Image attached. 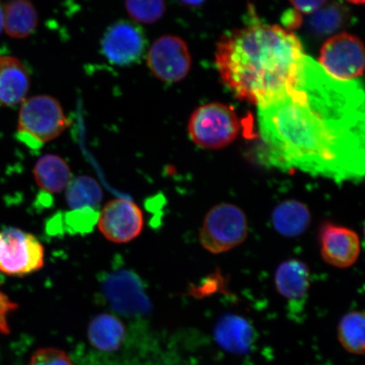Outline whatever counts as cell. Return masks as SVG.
Returning <instances> with one entry per match:
<instances>
[{"instance_id": "3", "label": "cell", "mask_w": 365, "mask_h": 365, "mask_svg": "<svg viewBox=\"0 0 365 365\" xmlns=\"http://www.w3.org/2000/svg\"><path fill=\"white\" fill-rule=\"evenodd\" d=\"M70 125L71 120L56 98L34 96L22 102L16 136L26 147L38 150L56 139Z\"/></svg>"}, {"instance_id": "27", "label": "cell", "mask_w": 365, "mask_h": 365, "mask_svg": "<svg viewBox=\"0 0 365 365\" xmlns=\"http://www.w3.org/2000/svg\"><path fill=\"white\" fill-rule=\"evenodd\" d=\"M290 2L297 11L309 15L322 9L327 0H290Z\"/></svg>"}, {"instance_id": "7", "label": "cell", "mask_w": 365, "mask_h": 365, "mask_svg": "<svg viewBox=\"0 0 365 365\" xmlns=\"http://www.w3.org/2000/svg\"><path fill=\"white\" fill-rule=\"evenodd\" d=\"M44 266V247L34 235L8 227L0 231V272L24 277Z\"/></svg>"}, {"instance_id": "12", "label": "cell", "mask_w": 365, "mask_h": 365, "mask_svg": "<svg viewBox=\"0 0 365 365\" xmlns=\"http://www.w3.org/2000/svg\"><path fill=\"white\" fill-rule=\"evenodd\" d=\"M319 240L322 259L331 266L348 268L358 261L361 250L360 239L350 228L326 223L319 231Z\"/></svg>"}, {"instance_id": "25", "label": "cell", "mask_w": 365, "mask_h": 365, "mask_svg": "<svg viewBox=\"0 0 365 365\" xmlns=\"http://www.w3.org/2000/svg\"><path fill=\"white\" fill-rule=\"evenodd\" d=\"M29 365H74L63 351L53 348H43L31 356Z\"/></svg>"}, {"instance_id": "15", "label": "cell", "mask_w": 365, "mask_h": 365, "mask_svg": "<svg viewBox=\"0 0 365 365\" xmlns=\"http://www.w3.org/2000/svg\"><path fill=\"white\" fill-rule=\"evenodd\" d=\"M215 337L217 344L228 352L245 354L249 352L254 344L255 331L245 318L227 314L217 322Z\"/></svg>"}, {"instance_id": "29", "label": "cell", "mask_w": 365, "mask_h": 365, "mask_svg": "<svg viewBox=\"0 0 365 365\" xmlns=\"http://www.w3.org/2000/svg\"><path fill=\"white\" fill-rule=\"evenodd\" d=\"M180 1L187 6L190 7H198L202 6L205 2V0H180Z\"/></svg>"}, {"instance_id": "13", "label": "cell", "mask_w": 365, "mask_h": 365, "mask_svg": "<svg viewBox=\"0 0 365 365\" xmlns=\"http://www.w3.org/2000/svg\"><path fill=\"white\" fill-rule=\"evenodd\" d=\"M274 280L278 293L292 308L303 307L312 284V276L307 264L297 259H287L277 267Z\"/></svg>"}, {"instance_id": "9", "label": "cell", "mask_w": 365, "mask_h": 365, "mask_svg": "<svg viewBox=\"0 0 365 365\" xmlns=\"http://www.w3.org/2000/svg\"><path fill=\"white\" fill-rule=\"evenodd\" d=\"M147 63L156 78L166 83H176L188 76L192 59L184 40L165 35L150 46Z\"/></svg>"}, {"instance_id": "8", "label": "cell", "mask_w": 365, "mask_h": 365, "mask_svg": "<svg viewBox=\"0 0 365 365\" xmlns=\"http://www.w3.org/2000/svg\"><path fill=\"white\" fill-rule=\"evenodd\" d=\"M364 61L361 40L352 34H341L324 43L318 63L334 78L349 81L363 76Z\"/></svg>"}, {"instance_id": "20", "label": "cell", "mask_w": 365, "mask_h": 365, "mask_svg": "<svg viewBox=\"0 0 365 365\" xmlns=\"http://www.w3.org/2000/svg\"><path fill=\"white\" fill-rule=\"evenodd\" d=\"M102 200L101 186L91 177H77L67 187L66 200L68 207L71 209L95 210L101 203Z\"/></svg>"}, {"instance_id": "23", "label": "cell", "mask_w": 365, "mask_h": 365, "mask_svg": "<svg viewBox=\"0 0 365 365\" xmlns=\"http://www.w3.org/2000/svg\"><path fill=\"white\" fill-rule=\"evenodd\" d=\"M344 8L337 4H331L324 9H319L310 18L309 26L314 34L328 35L334 33L345 21Z\"/></svg>"}, {"instance_id": "5", "label": "cell", "mask_w": 365, "mask_h": 365, "mask_svg": "<svg viewBox=\"0 0 365 365\" xmlns=\"http://www.w3.org/2000/svg\"><path fill=\"white\" fill-rule=\"evenodd\" d=\"M248 221L237 205L221 203L205 215L199 239L210 253L219 255L239 246L247 238Z\"/></svg>"}, {"instance_id": "26", "label": "cell", "mask_w": 365, "mask_h": 365, "mask_svg": "<svg viewBox=\"0 0 365 365\" xmlns=\"http://www.w3.org/2000/svg\"><path fill=\"white\" fill-rule=\"evenodd\" d=\"M17 308V304L14 303L6 294L0 290V334H8L10 332L8 317Z\"/></svg>"}, {"instance_id": "28", "label": "cell", "mask_w": 365, "mask_h": 365, "mask_svg": "<svg viewBox=\"0 0 365 365\" xmlns=\"http://www.w3.org/2000/svg\"><path fill=\"white\" fill-rule=\"evenodd\" d=\"M282 22L287 29H296L300 26L302 19L299 15V12L297 11H287L284 17H282Z\"/></svg>"}, {"instance_id": "21", "label": "cell", "mask_w": 365, "mask_h": 365, "mask_svg": "<svg viewBox=\"0 0 365 365\" xmlns=\"http://www.w3.org/2000/svg\"><path fill=\"white\" fill-rule=\"evenodd\" d=\"M364 314L358 310L341 317L337 328L339 340L344 349L350 354L362 355L364 353Z\"/></svg>"}, {"instance_id": "18", "label": "cell", "mask_w": 365, "mask_h": 365, "mask_svg": "<svg viewBox=\"0 0 365 365\" xmlns=\"http://www.w3.org/2000/svg\"><path fill=\"white\" fill-rule=\"evenodd\" d=\"M34 178L41 190L56 194L67 189L71 182V171L62 158L47 154L36 162Z\"/></svg>"}, {"instance_id": "16", "label": "cell", "mask_w": 365, "mask_h": 365, "mask_svg": "<svg viewBox=\"0 0 365 365\" xmlns=\"http://www.w3.org/2000/svg\"><path fill=\"white\" fill-rule=\"evenodd\" d=\"M272 223L278 234L286 238H296L308 230L312 214L307 205L299 200H287L274 208Z\"/></svg>"}, {"instance_id": "1", "label": "cell", "mask_w": 365, "mask_h": 365, "mask_svg": "<svg viewBox=\"0 0 365 365\" xmlns=\"http://www.w3.org/2000/svg\"><path fill=\"white\" fill-rule=\"evenodd\" d=\"M364 115L361 83L337 80L307 56L295 84L258 107L264 161L339 184L361 181Z\"/></svg>"}, {"instance_id": "31", "label": "cell", "mask_w": 365, "mask_h": 365, "mask_svg": "<svg viewBox=\"0 0 365 365\" xmlns=\"http://www.w3.org/2000/svg\"><path fill=\"white\" fill-rule=\"evenodd\" d=\"M346 1L354 4H362L364 3V0H346Z\"/></svg>"}, {"instance_id": "4", "label": "cell", "mask_w": 365, "mask_h": 365, "mask_svg": "<svg viewBox=\"0 0 365 365\" xmlns=\"http://www.w3.org/2000/svg\"><path fill=\"white\" fill-rule=\"evenodd\" d=\"M188 130L190 139L198 147L218 150L234 143L240 133V121L231 107L207 103L191 114Z\"/></svg>"}, {"instance_id": "24", "label": "cell", "mask_w": 365, "mask_h": 365, "mask_svg": "<svg viewBox=\"0 0 365 365\" xmlns=\"http://www.w3.org/2000/svg\"><path fill=\"white\" fill-rule=\"evenodd\" d=\"M98 213L94 209L85 208L74 210L68 213L66 222L71 230L75 232H89L93 230L96 221H98Z\"/></svg>"}, {"instance_id": "17", "label": "cell", "mask_w": 365, "mask_h": 365, "mask_svg": "<svg viewBox=\"0 0 365 365\" xmlns=\"http://www.w3.org/2000/svg\"><path fill=\"white\" fill-rule=\"evenodd\" d=\"M88 340L96 349L113 353L120 349L126 337V329L120 319L111 314H98L88 326Z\"/></svg>"}, {"instance_id": "6", "label": "cell", "mask_w": 365, "mask_h": 365, "mask_svg": "<svg viewBox=\"0 0 365 365\" xmlns=\"http://www.w3.org/2000/svg\"><path fill=\"white\" fill-rule=\"evenodd\" d=\"M101 289L109 307L120 316L140 318L152 312L143 280L133 271L120 268L103 274Z\"/></svg>"}, {"instance_id": "10", "label": "cell", "mask_w": 365, "mask_h": 365, "mask_svg": "<svg viewBox=\"0 0 365 365\" xmlns=\"http://www.w3.org/2000/svg\"><path fill=\"white\" fill-rule=\"evenodd\" d=\"M144 225L143 214L133 202L114 199L104 205L98 218L103 235L116 244H125L140 235Z\"/></svg>"}, {"instance_id": "2", "label": "cell", "mask_w": 365, "mask_h": 365, "mask_svg": "<svg viewBox=\"0 0 365 365\" xmlns=\"http://www.w3.org/2000/svg\"><path fill=\"white\" fill-rule=\"evenodd\" d=\"M305 57L302 44L291 31L255 23L222 36L216 65L236 98L259 107L295 84Z\"/></svg>"}, {"instance_id": "19", "label": "cell", "mask_w": 365, "mask_h": 365, "mask_svg": "<svg viewBox=\"0 0 365 365\" xmlns=\"http://www.w3.org/2000/svg\"><path fill=\"white\" fill-rule=\"evenodd\" d=\"M38 23V12L30 0H9L4 6V30L12 38H27Z\"/></svg>"}, {"instance_id": "22", "label": "cell", "mask_w": 365, "mask_h": 365, "mask_svg": "<svg viewBox=\"0 0 365 365\" xmlns=\"http://www.w3.org/2000/svg\"><path fill=\"white\" fill-rule=\"evenodd\" d=\"M125 9L136 22L153 24L166 12V0H125Z\"/></svg>"}, {"instance_id": "11", "label": "cell", "mask_w": 365, "mask_h": 365, "mask_svg": "<svg viewBox=\"0 0 365 365\" xmlns=\"http://www.w3.org/2000/svg\"><path fill=\"white\" fill-rule=\"evenodd\" d=\"M147 39L143 29L133 22L120 21L109 26L102 39L105 57L113 65L128 66L143 58Z\"/></svg>"}, {"instance_id": "30", "label": "cell", "mask_w": 365, "mask_h": 365, "mask_svg": "<svg viewBox=\"0 0 365 365\" xmlns=\"http://www.w3.org/2000/svg\"><path fill=\"white\" fill-rule=\"evenodd\" d=\"M4 31V6L0 4V35Z\"/></svg>"}, {"instance_id": "14", "label": "cell", "mask_w": 365, "mask_h": 365, "mask_svg": "<svg viewBox=\"0 0 365 365\" xmlns=\"http://www.w3.org/2000/svg\"><path fill=\"white\" fill-rule=\"evenodd\" d=\"M30 85L29 73L20 59L0 56V106H16L24 101Z\"/></svg>"}]
</instances>
